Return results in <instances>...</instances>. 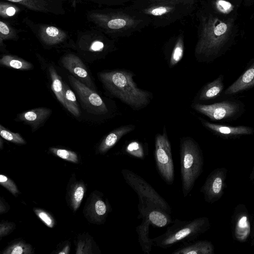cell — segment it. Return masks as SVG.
I'll return each instance as SVG.
<instances>
[{
	"label": "cell",
	"mask_w": 254,
	"mask_h": 254,
	"mask_svg": "<svg viewBox=\"0 0 254 254\" xmlns=\"http://www.w3.org/2000/svg\"><path fill=\"white\" fill-rule=\"evenodd\" d=\"M234 19H221L208 13L199 18L194 56L198 62L210 63L229 49L233 37Z\"/></svg>",
	"instance_id": "cell-1"
},
{
	"label": "cell",
	"mask_w": 254,
	"mask_h": 254,
	"mask_svg": "<svg viewBox=\"0 0 254 254\" xmlns=\"http://www.w3.org/2000/svg\"><path fill=\"white\" fill-rule=\"evenodd\" d=\"M135 74L125 69H117L98 73L106 90L113 97L135 111L146 107L153 99V94L138 87L133 80Z\"/></svg>",
	"instance_id": "cell-2"
},
{
	"label": "cell",
	"mask_w": 254,
	"mask_h": 254,
	"mask_svg": "<svg viewBox=\"0 0 254 254\" xmlns=\"http://www.w3.org/2000/svg\"><path fill=\"white\" fill-rule=\"evenodd\" d=\"M131 5L149 16L155 28L164 27L190 15L195 7V0H146L133 1Z\"/></svg>",
	"instance_id": "cell-3"
},
{
	"label": "cell",
	"mask_w": 254,
	"mask_h": 254,
	"mask_svg": "<svg viewBox=\"0 0 254 254\" xmlns=\"http://www.w3.org/2000/svg\"><path fill=\"white\" fill-rule=\"evenodd\" d=\"M101 26L114 38L128 37L151 25L150 18L131 5L100 15Z\"/></svg>",
	"instance_id": "cell-4"
},
{
	"label": "cell",
	"mask_w": 254,
	"mask_h": 254,
	"mask_svg": "<svg viewBox=\"0 0 254 254\" xmlns=\"http://www.w3.org/2000/svg\"><path fill=\"white\" fill-rule=\"evenodd\" d=\"M180 172L183 196L186 197L203 171V157L198 143L191 137L180 141Z\"/></svg>",
	"instance_id": "cell-5"
},
{
	"label": "cell",
	"mask_w": 254,
	"mask_h": 254,
	"mask_svg": "<svg viewBox=\"0 0 254 254\" xmlns=\"http://www.w3.org/2000/svg\"><path fill=\"white\" fill-rule=\"evenodd\" d=\"M210 226L209 220L206 217L185 221L175 219L164 233L152 239L154 245L167 249L181 242L195 241L199 236L207 231Z\"/></svg>",
	"instance_id": "cell-6"
},
{
	"label": "cell",
	"mask_w": 254,
	"mask_h": 254,
	"mask_svg": "<svg viewBox=\"0 0 254 254\" xmlns=\"http://www.w3.org/2000/svg\"><path fill=\"white\" fill-rule=\"evenodd\" d=\"M191 108L212 121H232L239 118L245 112V105L240 100H225L211 104L193 102Z\"/></svg>",
	"instance_id": "cell-7"
},
{
	"label": "cell",
	"mask_w": 254,
	"mask_h": 254,
	"mask_svg": "<svg viewBox=\"0 0 254 254\" xmlns=\"http://www.w3.org/2000/svg\"><path fill=\"white\" fill-rule=\"evenodd\" d=\"M154 157L160 176L167 184L172 185L174 181V166L171 145L165 126L163 132L155 136Z\"/></svg>",
	"instance_id": "cell-8"
},
{
	"label": "cell",
	"mask_w": 254,
	"mask_h": 254,
	"mask_svg": "<svg viewBox=\"0 0 254 254\" xmlns=\"http://www.w3.org/2000/svg\"><path fill=\"white\" fill-rule=\"evenodd\" d=\"M121 172L126 183L138 196L152 201L170 214L172 213L171 207L165 199L143 178L127 169H122Z\"/></svg>",
	"instance_id": "cell-9"
},
{
	"label": "cell",
	"mask_w": 254,
	"mask_h": 254,
	"mask_svg": "<svg viewBox=\"0 0 254 254\" xmlns=\"http://www.w3.org/2000/svg\"><path fill=\"white\" fill-rule=\"evenodd\" d=\"M68 79L79 96L82 107L88 113L96 115L109 113L105 102L96 92L73 76L69 75Z\"/></svg>",
	"instance_id": "cell-10"
},
{
	"label": "cell",
	"mask_w": 254,
	"mask_h": 254,
	"mask_svg": "<svg viewBox=\"0 0 254 254\" xmlns=\"http://www.w3.org/2000/svg\"><path fill=\"white\" fill-rule=\"evenodd\" d=\"M227 172L225 168H218L207 176L200 190L206 202L213 203L222 197L226 188Z\"/></svg>",
	"instance_id": "cell-11"
},
{
	"label": "cell",
	"mask_w": 254,
	"mask_h": 254,
	"mask_svg": "<svg viewBox=\"0 0 254 254\" xmlns=\"http://www.w3.org/2000/svg\"><path fill=\"white\" fill-rule=\"evenodd\" d=\"M202 125L214 134L225 139H234L244 135H252L254 128L247 126H233L218 124L208 122L203 118H199Z\"/></svg>",
	"instance_id": "cell-12"
},
{
	"label": "cell",
	"mask_w": 254,
	"mask_h": 254,
	"mask_svg": "<svg viewBox=\"0 0 254 254\" xmlns=\"http://www.w3.org/2000/svg\"><path fill=\"white\" fill-rule=\"evenodd\" d=\"M233 234L234 238L240 242L247 240L251 232L250 217L246 207L238 206L232 218Z\"/></svg>",
	"instance_id": "cell-13"
},
{
	"label": "cell",
	"mask_w": 254,
	"mask_h": 254,
	"mask_svg": "<svg viewBox=\"0 0 254 254\" xmlns=\"http://www.w3.org/2000/svg\"><path fill=\"white\" fill-rule=\"evenodd\" d=\"M254 87V57L246 64L239 77L224 90L222 96H230L247 91Z\"/></svg>",
	"instance_id": "cell-14"
},
{
	"label": "cell",
	"mask_w": 254,
	"mask_h": 254,
	"mask_svg": "<svg viewBox=\"0 0 254 254\" xmlns=\"http://www.w3.org/2000/svg\"><path fill=\"white\" fill-rule=\"evenodd\" d=\"M137 208L139 213L137 218H142L147 215L150 224L154 226L163 227L172 224L173 222L170 214L157 205L138 204Z\"/></svg>",
	"instance_id": "cell-15"
},
{
	"label": "cell",
	"mask_w": 254,
	"mask_h": 254,
	"mask_svg": "<svg viewBox=\"0 0 254 254\" xmlns=\"http://www.w3.org/2000/svg\"><path fill=\"white\" fill-rule=\"evenodd\" d=\"M62 63L63 66L78 77L79 81L91 88L92 80L86 66L79 57L73 54L66 55L62 58Z\"/></svg>",
	"instance_id": "cell-16"
},
{
	"label": "cell",
	"mask_w": 254,
	"mask_h": 254,
	"mask_svg": "<svg viewBox=\"0 0 254 254\" xmlns=\"http://www.w3.org/2000/svg\"><path fill=\"white\" fill-rule=\"evenodd\" d=\"M224 76L220 74L213 81L205 84L198 92L194 102L207 101L219 97L224 90Z\"/></svg>",
	"instance_id": "cell-17"
},
{
	"label": "cell",
	"mask_w": 254,
	"mask_h": 254,
	"mask_svg": "<svg viewBox=\"0 0 254 254\" xmlns=\"http://www.w3.org/2000/svg\"><path fill=\"white\" fill-rule=\"evenodd\" d=\"M134 125H127L121 126L107 134L102 140L98 148L100 153L104 154L113 147L125 135L135 129Z\"/></svg>",
	"instance_id": "cell-18"
},
{
	"label": "cell",
	"mask_w": 254,
	"mask_h": 254,
	"mask_svg": "<svg viewBox=\"0 0 254 254\" xmlns=\"http://www.w3.org/2000/svg\"><path fill=\"white\" fill-rule=\"evenodd\" d=\"M183 245L176 249L172 254H213L214 246L207 240L192 242H184Z\"/></svg>",
	"instance_id": "cell-19"
},
{
	"label": "cell",
	"mask_w": 254,
	"mask_h": 254,
	"mask_svg": "<svg viewBox=\"0 0 254 254\" xmlns=\"http://www.w3.org/2000/svg\"><path fill=\"white\" fill-rule=\"evenodd\" d=\"M51 112L49 108H37L21 113L18 118L29 125L33 129H37L49 118Z\"/></svg>",
	"instance_id": "cell-20"
},
{
	"label": "cell",
	"mask_w": 254,
	"mask_h": 254,
	"mask_svg": "<svg viewBox=\"0 0 254 254\" xmlns=\"http://www.w3.org/2000/svg\"><path fill=\"white\" fill-rule=\"evenodd\" d=\"M141 219V224L136 227V231L142 251L145 254H149L154 245L152 239L149 237V228L151 224L147 215L144 216Z\"/></svg>",
	"instance_id": "cell-21"
},
{
	"label": "cell",
	"mask_w": 254,
	"mask_h": 254,
	"mask_svg": "<svg viewBox=\"0 0 254 254\" xmlns=\"http://www.w3.org/2000/svg\"><path fill=\"white\" fill-rule=\"evenodd\" d=\"M93 217L96 222L103 223L110 211H111V206L107 199L104 198L102 195H96L93 199L92 205Z\"/></svg>",
	"instance_id": "cell-22"
},
{
	"label": "cell",
	"mask_w": 254,
	"mask_h": 254,
	"mask_svg": "<svg viewBox=\"0 0 254 254\" xmlns=\"http://www.w3.org/2000/svg\"><path fill=\"white\" fill-rule=\"evenodd\" d=\"M40 36L47 44L54 45L62 42L65 38L64 32L54 26H46L40 31Z\"/></svg>",
	"instance_id": "cell-23"
},
{
	"label": "cell",
	"mask_w": 254,
	"mask_h": 254,
	"mask_svg": "<svg viewBox=\"0 0 254 254\" xmlns=\"http://www.w3.org/2000/svg\"><path fill=\"white\" fill-rule=\"evenodd\" d=\"M0 64L7 67L19 70H30L33 67L30 63L16 56L4 55L0 60Z\"/></svg>",
	"instance_id": "cell-24"
},
{
	"label": "cell",
	"mask_w": 254,
	"mask_h": 254,
	"mask_svg": "<svg viewBox=\"0 0 254 254\" xmlns=\"http://www.w3.org/2000/svg\"><path fill=\"white\" fill-rule=\"evenodd\" d=\"M49 71L52 81L51 88L59 101L65 107L63 83L61 76L58 75L55 68L50 65Z\"/></svg>",
	"instance_id": "cell-25"
},
{
	"label": "cell",
	"mask_w": 254,
	"mask_h": 254,
	"mask_svg": "<svg viewBox=\"0 0 254 254\" xmlns=\"http://www.w3.org/2000/svg\"><path fill=\"white\" fill-rule=\"evenodd\" d=\"M63 90L65 103L64 107L74 116L79 117L80 112L74 93L65 83H63Z\"/></svg>",
	"instance_id": "cell-26"
},
{
	"label": "cell",
	"mask_w": 254,
	"mask_h": 254,
	"mask_svg": "<svg viewBox=\"0 0 254 254\" xmlns=\"http://www.w3.org/2000/svg\"><path fill=\"white\" fill-rule=\"evenodd\" d=\"M185 50L184 35L183 32L178 36L171 53L169 67H173L177 65L182 59Z\"/></svg>",
	"instance_id": "cell-27"
},
{
	"label": "cell",
	"mask_w": 254,
	"mask_h": 254,
	"mask_svg": "<svg viewBox=\"0 0 254 254\" xmlns=\"http://www.w3.org/2000/svg\"><path fill=\"white\" fill-rule=\"evenodd\" d=\"M34 252L32 246L23 241L14 242L2 252L4 254H31Z\"/></svg>",
	"instance_id": "cell-28"
},
{
	"label": "cell",
	"mask_w": 254,
	"mask_h": 254,
	"mask_svg": "<svg viewBox=\"0 0 254 254\" xmlns=\"http://www.w3.org/2000/svg\"><path fill=\"white\" fill-rule=\"evenodd\" d=\"M85 187L82 183L75 185L70 192V201L72 208L76 211L79 207L83 198Z\"/></svg>",
	"instance_id": "cell-29"
},
{
	"label": "cell",
	"mask_w": 254,
	"mask_h": 254,
	"mask_svg": "<svg viewBox=\"0 0 254 254\" xmlns=\"http://www.w3.org/2000/svg\"><path fill=\"white\" fill-rule=\"evenodd\" d=\"M24 5L28 8L36 11H45L47 2L44 0H7Z\"/></svg>",
	"instance_id": "cell-30"
},
{
	"label": "cell",
	"mask_w": 254,
	"mask_h": 254,
	"mask_svg": "<svg viewBox=\"0 0 254 254\" xmlns=\"http://www.w3.org/2000/svg\"><path fill=\"white\" fill-rule=\"evenodd\" d=\"M125 151L129 155L141 159H143L145 157L143 146L137 141L129 142L126 146Z\"/></svg>",
	"instance_id": "cell-31"
},
{
	"label": "cell",
	"mask_w": 254,
	"mask_h": 254,
	"mask_svg": "<svg viewBox=\"0 0 254 254\" xmlns=\"http://www.w3.org/2000/svg\"><path fill=\"white\" fill-rule=\"evenodd\" d=\"M0 134L3 138L13 143L21 144L26 143L25 140L20 134L9 131L1 125H0Z\"/></svg>",
	"instance_id": "cell-32"
},
{
	"label": "cell",
	"mask_w": 254,
	"mask_h": 254,
	"mask_svg": "<svg viewBox=\"0 0 254 254\" xmlns=\"http://www.w3.org/2000/svg\"><path fill=\"white\" fill-rule=\"evenodd\" d=\"M50 150L55 155L67 161L77 163L78 159L77 155L74 152L57 148L52 147Z\"/></svg>",
	"instance_id": "cell-33"
},
{
	"label": "cell",
	"mask_w": 254,
	"mask_h": 254,
	"mask_svg": "<svg viewBox=\"0 0 254 254\" xmlns=\"http://www.w3.org/2000/svg\"><path fill=\"white\" fill-rule=\"evenodd\" d=\"M212 5L215 10L224 14L230 13L234 9L233 5L227 0H215Z\"/></svg>",
	"instance_id": "cell-34"
},
{
	"label": "cell",
	"mask_w": 254,
	"mask_h": 254,
	"mask_svg": "<svg viewBox=\"0 0 254 254\" xmlns=\"http://www.w3.org/2000/svg\"><path fill=\"white\" fill-rule=\"evenodd\" d=\"M34 211L37 216L49 227L53 228L55 220L52 216L46 211L41 209L35 208Z\"/></svg>",
	"instance_id": "cell-35"
},
{
	"label": "cell",
	"mask_w": 254,
	"mask_h": 254,
	"mask_svg": "<svg viewBox=\"0 0 254 254\" xmlns=\"http://www.w3.org/2000/svg\"><path fill=\"white\" fill-rule=\"evenodd\" d=\"M0 184L15 196L19 192L15 183L11 179L2 174L0 175Z\"/></svg>",
	"instance_id": "cell-36"
},
{
	"label": "cell",
	"mask_w": 254,
	"mask_h": 254,
	"mask_svg": "<svg viewBox=\"0 0 254 254\" xmlns=\"http://www.w3.org/2000/svg\"><path fill=\"white\" fill-rule=\"evenodd\" d=\"M0 43L3 40L11 38L13 37V34L11 29L4 22H0Z\"/></svg>",
	"instance_id": "cell-37"
},
{
	"label": "cell",
	"mask_w": 254,
	"mask_h": 254,
	"mask_svg": "<svg viewBox=\"0 0 254 254\" xmlns=\"http://www.w3.org/2000/svg\"><path fill=\"white\" fill-rule=\"evenodd\" d=\"M16 12L15 7L10 4L0 3V14L2 16H12Z\"/></svg>",
	"instance_id": "cell-38"
},
{
	"label": "cell",
	"mask_w": 254,
	"mask_h": 254,
	"mask_svg": "<svg viewBox=\"0 0 254 254\" xmlns=\"http://www.w3.org/2000/svg\"><path fill=\"white\" fill-rule=\"evenodd\" d=\"M15 225L12 223L4 222L1 223L0 225V236L1 238L3 236L8 235L13 231Z\"/></svg>",
	"instance_id": "cell-39"
},
{
	"label": "cell",
	"mask_w": 254,
	"mask_h": 254,
	"mask_svg": "<svg viewBox=\"0 0 254 254\" xmlns=\"http://www.w3.org/2000/svg\"><path fill=\"white\" fill-rule=\"evenodd\" d=\"M105 44L101 41H94L91 45V49L94 51H101L105 48Z\"/></svg>",
	"instance_id": "cell-40"
},
{
	"label": "cell",
	"mask_w": 254,
	"mask_h": 254,
	"mask_svg": "<svg viewBox=\"0 0 254 254\" xmlns=\"http://www.w3.org/2000/svg\"><path fill=\"white\" fill-rule=\"evenodd\" d=\"M5 203V202L3 203V202H2V200H1L0 206V212L1 214L6 212L8 210V208L7 207L8 205L6 203Z\"/></svg>",
	"instance_id": "cell-41"
},
{
	"label": "cell",
	"mask_w": 254,
	"mask_h": 254,
	"mask_svg": "<svg viewBox=\"0 0 254 254\" xmlns=\"http://www.w3.org/2000/svg\"><path fill=\"white\" fill-rule=\"evenodd\" d=\"M69 246L67 245L66 246V247L65 248H64V249H63V250L58 253V254H68V252H69Z\"/></svg>",
	"instance_id": "cell-42"
},
{
	"label": "cell",
	"mask_w": 254,
	"mask_h": 254,
	"mask_svg": "<svg viewBox=\"0 0 254 254\" xmlns=\"http://www.w3.org/2000/svg\"><path fill=\"white\" fill-rule=\"evenodd\" d=\"M249 179L252 183L254 184V165L250 174Z\"/></svg>",
	"instance_id": "cell-43"
},
{
	"label": "cell",
	"mask_w": 254,
	"mask_h": 254,
	"mask_svg": "<svg viewBox=\"0 0 254 254\" xmlns=\"http://www.w3.org/2000/svg\"><path fill=\"white\" fill-rule=\"evenodd\" d=\"M252 231V236H253V235H254V220H253V222Z\"/></svg>",
	"instance_id": "cell-44"
},
{
	"label": "cell",
	"mask_w": 254,
	"mask_h": 254,
	"mask_svg": "<svg viewBox=\"0 0 254 254\" xmlns=\"http://www.w3.org/2000/svg\"><path fill=\"white\" fill-rule=\"evenodd\" d=\"M252 238H253L252 243H253V245L254 246V235H253L252 236Z\"/></svg>",
	"instance_id": "cell-45"
},
{
	"label": "cell",
	"mask_w": 254,
	"mask_h": 254,
	"mask_svg": "<svg viewBox=\"0 0 254 254\" xmlns=\"http://www.w3.org/2000/svg\"><path fill=\"white\" fill-rule=\"evenodd\" d=\"M146 0L150 1H158V0Z\"/></svg>",
	"instance_id": "cell-46"
},
{
	"label": "cell",
	"mask_w": 254,
	"mask_h": 254,
	"mask_svg": "<svg viewBox=\"0 0 254 254\" xmlns=\"http://www.w3.org/2000/svg\"><path fill=\"white\" fill-rule=\"evenodd\" d=\"M251 0H245V1H250Z\"/></svg>",
	"instance_id": "cell-47"
}]
</instances>
